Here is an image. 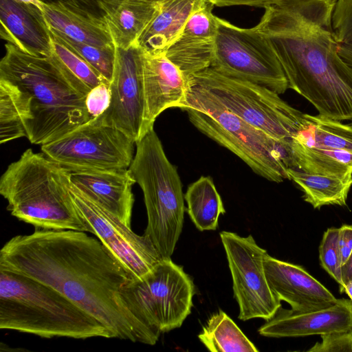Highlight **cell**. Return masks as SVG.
Instances as JSON below:
<instances>
[{
    "label": "cell",
    "instance_id": "obj_17",
    "mask_svg": "<svg viewBox=\"0 0 352 352\" xmlns=\"http://www.w3.org/2000/svg\"><path fill=\"white\" fill-rule=\"evenodd\" d=\"M263 265L273 294L294 311L318 310L338 301L328 289L300 265L280 261L268 254L264 257Z\"/></svg>",
    "mask_w": 352,
    "mask_h": 352
},
{
    "label": "cell",
    "instance_id": "obj_3",
    "mask_svg": "<svg viewBox=\"0 0 352 352\" xmlns=\"http://www.w3.org/2000/svg\"><path fill=\"white\" fill-rule=\"evenodd\" d=\"M5 48L0 87L12 96L32 144L56 140L90 120L86 97L49 57L31 56L8 43Z\"/></svg>",
    "mask_w": 352,
    "mask_h": 352
},
{
    "label": "cell",
    "instance_id": "obj_8",
    "mask_svg": "<svg viewBox=\"0 0 352 352\" xmlns=\"http://www.w3.org/2000/svg\"><path fill=\"white\" fill-rule=\"evenodd\" d=\"M187 82L206 89L229 111L278 141L292 143L293 137L307 126L305 113L265 87L223 75L210 67L194 74Z\"/></svg>",
    "mask_w": 352,
    "mask_h": 352
},
{
    "label": "cell",
    "instance_id": "obj_4",
    "mask_svg": "<svg viewBox=\"0 0 352 352\" xmlns=\"http://www.w3.org/2000/svg\"><path fill=\"white\" fill-rule=\"evenodd\" d=\"M69 170L45 153L27 149L0 179L10 214L36 228L90 232L71 197Z\"/></svg>",
    "mask_w": 352,
    "mask_h": 352
},
{
    "label": "cell",
    "instance_id": "obj_27",
    "mask_svg": "<svg viewBox=\"0 0 352 352\" xmlns=\"http://www.w3.org/2000/svg\"><path fill=\"white\" fill-rule=\"evenodd\" d=\"M50 32L52 52L49 58L80 94L86 97L95 87L104 82L110 84L53 32Z\"/></svg>",
    "mask_w": 352,
    "mask_h": 352
},
{
    "label": "cell",
    "instance_id": "obj_18",
    "mask_svg": "<svg viewBox=\"0 0 352 352\" xmlns=\"http://www.w3.org/2000/svg\"><path fill=\"white\" fill-rule=\"evenodd\" d=\"M349 331H352V301L342 298L328 307L309 311L280 307L258 332L268 338H290Z\"/></svg>",
    "mask_w": 352,
    "mask_h": 352
},
{
    "label": "cell",
    "instance_id": "obj_34",
    "mask_svg": "<svg viewBox=\"0 0 352 352\" xmlns=\"http://www.w3.org/2000/svg\"><path fill=\"white\" fill-rule=\"evenodd\" d=\"M109 83H102L88 93L85 98V106L90 120L102 115L109 107L111 91Z\"/></svg>",
    "mask_w": 352,
    "mask_h": 352
},
{
    "label": "cell",
    "instance_id": "obj_26",
    "mask_svg": "<svg viewBox=\"0 0 352 352\" xmlns=\"http://www.w3.org/2000/svg\"><path fill=\"white\" fill-rule=\"evenodd\" d=\"M184 199L187 212L199 230L217 228L219 217L226 210L211 177L201 176L192 183L184 194Z\"/></svg>",
    "mask_w": 352,
    "mask_h": 352
},
{
    "label": "cell",
    "instance_id": "obj_24",
    "mask_svg": "<svg viewBox=\"0 0 352 352\" xmlns=\"http://www.w3.org/2000/svg\"><path fill=\"white\" fill-rule=\"evenodd\" d=\"M204 0H168L144 32L138 47L152 54L166 53L179 38L189 16Z\"/></svg>",
    "mask_w": 352,
    "mask_h": 352
},
{
    "label": "cell",
    "instance_id": "obj_30",
    "mask_svg": "<svg viewBox=\"0 0 352 352\" xmlns=\"http://www.w3.org/2000/svg\"><path fill=\"white\" fill-rule=\"evenodd\" d=\"M53 32L65 44L89 63L104 79L109 82L111 81L113 72L116 48L105 49L98 47L94 45L75 41L63 35L57 34L54 32Z\"/></svg>",
    "mask_w": 352,
    "mask_h": 352
},
{
    "label": "cell",
    "instance_id": "obj_19",
    "mask_svg": "<svg viewBox=\"0 0 352 352\" xmlns=\"http://www.w3.org/2000/svg\"><path fill=\"white\" fill-rule=\"evenodd\" d=\"M145 100L144 130L153 129L157 116L184 99L187 80L164 53L152 54L140 47Z\"/></svg>",
    "mask_w": 352,
    "mask_h": 352
},
{
    "label": "cell",
    "instance_id": "obj_35",
    "mask_svg": "<svg viewBox=\"0 0 352 352\" xmlns=\"http://www.w3.org/2000/svg\"><path fill=\"white\" fill-rule=\"evenodd\" d=\"M43 3H60L68 9L87 16L102 17L98 7L100 0H39Z\"/></svg>",
    "mask_w": 352,
    "mask_h": 352
},
{
    "label": "cell",
    "instance_id": "obj_40",
    "mask_svg": "<svg viewBox=\"0 0 352 352\" xmlns=\"http://www.w3.org/2000/svg\"><path fill=\"white\" fill-rule=\"evenodd\" d=\"M343 292H345L352 301V280L345 283Z\"/></svg>",
    "mask_w": 352,
    "mask_h": 352
},
{
    "label": "cell",
    "instance_id": "obj_39",
    "mask_svg": "<svg viewBox=\"0 0 352 352\" xmlns=\"http://www.w3.org/2000/svg\"><path fill=\"white\" fill-rule=\"evenodd\" d=\"M14 1L19 2V3H21L34 5L43 12V3L42 2H41L39 0H14Z\"/></svg>",
    "mask_w": 352,
    "mask_h": 352
},
{
    "label": "cell",
    "instance_id": "obj_41",
    "mask_svg": "<svg viewBox=\"0 0 352 352\" xmlns=\"http://www.w3.org/2000/svg\"><path fill=\"white\" fill-rule=\"evenodd\" d=\"M151 1H155V2H158V3H163V2H165V1H168V0H151Z\"/></svg>",
    "mask_w": 352,
    "mask_h": 352
},
{
    "label": "cell",
    "instance_id": "obj_28",
    "mask_svg": "<svg viewBox=\"0 0 352 352\" xmlns=\"http://www.w3.org/2000/svg\"><path fill=\"white\" fill-rule=\"evenodd\" d=\"M212 352H258L255 345L223 311L212 314L198 335Z\"/></svg>",
    "mask_w": 352,
    "mask_h": 352
},
{
    "label": "cell",
    "instance_id": "obj_5",
    "mask_svg": "<svg viewBox=\"0 0 352 352\" xmlns=\"http://www.w3.org/2000/svg\"><path fill=\"white\" fill-rule=\"evenodd\" d=\"M0 329L44 338H113L106 327L53 287L3 270Z\"/></svg>",
    "mask_w": 352,
    "mask_h": 352
},
{
    "label": "cell",
    "instance_id": "obj_9",
    "mask_svg": "<svg viewBox=\"0 0 352 352\" xmlns=\"http://www.w3.org/2000/svg\"><path fill=\"white\" fill-rule=\"evenodd\" d=\"M195 288L183 267L163 259L140 280L122 291L129 310L157 336L179 328L190 314Z\"/></svg>",
    "mask_w": 352,
    "mask_h": 352
},
{
    "label": "cell",
    "instance_id": "obj_6",
    "mask_svg": "<svg viewBox=\"0 0 352 352\" xmlns=\"http://www.w3.org/2000/svg\"><path fill=\"white\" fill-rule=\"evenodd\" d=\"M201 133L239 157L255 173L276 183L290 179L292 143L278 141L237 116L206 89L187 82L177 105Z\"/></svg>",
    "mask_w": 352,
    "mask_h": 352
},
{
    "label": "cell",
    "instance_id": "obj_2",
    "mask_svg": "<svg viewBox=\"0 0 352 352\" xmlns=\"http://www.w3.org/2000/svg\"><path fill=\"white\" fill-rule=\"evenodd\" d=\"M338 0H284L256 25L290 88L328 118L352 121V68L340 56L332 25Z\"/></svg>",
    "mask_w": 352,
    "mask_h": 352
},
{
    "label": "cell",
    "instance_id": "obj_25",
    "mask_svg": "<svg viewBox=\"0 0 352 352\" xmlns=\"http://www.w3.org/2000/svg\"><path fill=\"white\" fill-rule=\"evenodd\" d=\"M287 172L289 179L302 191L305 201L314 208L346 205L352 186V173L345 175L315 174L295 168H289Z\"/></svg>",
    "mask_w": 352,
    "mask_h": 352
},
{
    "label": "cell",
    "instance_id": "obj_33",
    "mask_svg": "<svg viewBox=\"0 0 352 352\" xmlns=\"http://www.w3.org/2000/svg\"><path fill=\"white\" fill-rule=\"evenodd\" d=\"M320 336L322 341L316 342L308 351L352 352V331L331 332Z\"/></svg>",
    "mask_w": 352,
    "mask_h": 352
},
{
    "label": "cell",
    "instance_id": "obj_22",
    "mask_svg": "<svg viewBox=\"0 0 352 352\" xmlns=\"http://www.w3.org/2000/svg\"><path fill=\"white\" fill-rule=\"evenodd\" d=\"M98 4L115 46L123 50L138 47L161 8L151 0H100Z\"/></svg>",
    "mask_w": 352,
    "mask_h": 352
},
{
    "label": "cell",
    "instance_id": "obj_21",
    "mask_svg": "<svg viewBox=\"0 0 352 352\" xmlns=\"http://www.w3.org/2000/svg\"><path fill=\"white\" fill-rule=\"evenodd\" d=\"M0 36L22 52L48 58L52 37L43 12L31 4L0 0Z\"/></svg>",
    "mask_w": 352,
    "mask_h": 352
},
{
    "label": "cell",
    "instance_id": "obj_20",
    "mask_svg": "<svg viewBox=\"0 0 352 352\" xmlns=\"http://www.w3.org/2000/svg\"><path fill=\"white\" fill-rule=\"evenodd\" d=\"M69 179L85 195L131 226L135 182L129 168L69 170Z\"/></svg>",
    "mask_w": 352,
    "mask_h": 352
},
{
    "label": "cell",
    "instance_id": "obj_10",
    "mask_svg": "<svg viewBox=\"0 0 352 352\" xmlns=\"http://www.w3.org/2000/svg\"><path fill=\"white\" fill-rule=\"evenodd\" d=\"M218 32L210 67L282 94L288 82L275 52L256 26L242 28L218 17Z\"/></svg>",
    "mask_w": 352,
    "mask_h": 352
},
{
    "label": "cell",
    "instance_id": "obj_23",
    "mask_svg": "<svg viewBox=\"0 0 352 352\" xmlns=\"http://www.w3.org/2000/svg\"><path fill=\"white\" fill-rule=\"evenodd\" d=\"M43 14L50 30L75 41L105 49H115L102 17L87 16L60 3H43Z\"/></svg>",
    "mask_w": 352,
    "mask_h": 352
},
{
    "label": "cell",
    "instance_id": "obj_13",
    "mask_svg": "<svg viewBox=\"0 0 352 352\" xmlns=\"http://www.w3.org/2000/svg\"><path fill=\"white\" fill-rule=\"evenodd\" d=\"M219 236L231 273L234 297L239 307L238 318L243 321L270 319L281 303L272 292L266 278L263 260L267 251L251 234L241 236L222 231Z\"/></svg>",
    "mask_w": 352,
    "mask_h": 352
},
{
    "label": "cell",
    "instance_id": "obj_32",
    "mask_svg": "<svg viewBox=\"0 0 352 352\" xmlns=\"http://www.w3.org/2000/svg\"><path fill=\"white\" fill-rule=\"evenodd\" d=\"M24 136L18 109L10 94L0 87V142L3 144Z\"/></svg>",
    "mask_w": 352,
    "mask_h": 352
},
{
    "label": "cell",
    "instance_id": "obj_36",
    "mask_svg": "<svg viewBox=\"0 0 352 352\" xmlns=\"http://www.w3.org/2000/svg\"><path fill=\"white\" fill-rule=\"evenodd\" d=\"M339 229V249L343 265L352 251V225H343Z\"/></svg>",
    "mask_w": 352,
    "mask_h": 352
},
{
    "label": "cell",
    "instance_id": "obj_37",
    "mask_svg": "<svg viewBox=\"0 0 352 352\" xmlns=\"http://www.w3.org/2000/svg\"><path fill=\"white\" fill-rule=\"evenodd\" d=\"M214 6L226 7L232 6H248L267 8L284 0H209Z\"/></svg>",
    "mask_w": 352,
    "mask_h": 352
},
{
    "label": "cell",
    "instance_id": "obj_15",
    "mask_svg": "<svg viewBox=\"0 0 352 352\" xmlns=\"http://www.w3.org/2000/svg\"><path fill=\"white\" fill-rule=\"evenodd\" d=\"M109 88V107L96 118L103 124L118 129L135 143L138 142L146 134L145 100L139 47L128 50L116 47Z\"/></svg>",
    "mask_w": 352,
    "mask_h": 352
},
{
    "label": "cell",
    "instance_id": "obj_1",
    "mask_svg": "<svg viewBox=\"0 0 352 352\" xmlns=\"http://www.w3.org/2000/svg\"><path fill=\"white\" fill-rule=\"evenodd\" d=\"M0 270L53 287L106 327L113 338L148 345L158 341L122 298L132 278L86 232L36 228L14 236L0 250Z\"/></svg>",
    "mask_w": 352,
    "mask_h": 352
},
{
    "label": "cell",
    "instance_id": "obj_31",
    "mask_svg": "<svg viewBox=\"0 0 352 352\" xmlns=\"http://www.w3.org/2000/svg\"><path fill=\"white\" fill-rule=\"evenodd\" d=\"M339 232V228H331L324 232L319 246V258L322 267L340 285V292L342 293L344 284L342 275Z\"/></svg>",
    "mask_w": 352,
    "mask_h": 352
},
{
    "label": "cell",
    "instance_id": "obj_11",
    "mask_svg": "<svg viewBox=\"0 0 352 352\" xmlns=\"http://www.w3.org/2000/svg\"><path fill=\"white\" fill-rule=\"evenodd\" d=\"M135 144L124 133L96 118L41 148L69 170H115L129 168Z\"/></svg>",
    "mask_w": 352,
    "mask_h": 352
},
{
    "label": "cell",
    "instance_id": "obj_14",
    "mask_svg": "<svg viewBox=\"0 0 352 352\" xmlns=\"http://www.w3.org/2000/svg\"><path fill=\"white\" fill-rule=\"evenodd\" d=\"M305 116L307 126L292 140L294 168L315 174L352 173V122Z\"/></svg>",
    "mask_w": 352,
    "mask_h": 352
},
{
    "label": "cell",
    "instance_id": "obj_29",
    "mask_svg": "<svg viewBox=\"0 0 352 352\" xmlns=\"http://www.w3.org/2000/svg\"><path fill=\"white\" fill-rule=\"evenodd\" d=\"M338 52L352 68V0H338L332 15Z\"/></svg>",
    "mask_w": 352,
    "mask_h": 352
},
{
    "label": "cell",
    "instance_id": "obj_42",
    "mask_svg": "<svg viewBox=\"0 0 352 352\" xmlns=\"http://www.w3.org/2000/svg\"><path fill=\"white\" fill-rule=\"evenodd\" d=\"M352 122V121H351Z\"/></svg>",
    "mask_w": 352,
    "mask_h": 352
},
{
    "label": "cell",
    "instance_id": "obj_12",
    "mask_svg": "<svg viewBox=\"0 0 352 352\" xmlns=\"http://www.w3.org/2000/svg\"><path fill=\"white\" fill-rule=\"evenodd\" d=\"M69 192L82 219L134 280L145 277L162 260L151 240L138 235L118 217L85 195L70 182Z\"/></svg>",
    "mask_w": 352,
    "mask_h": 352
},
{
    "label": "cell",
    "instance_id": "obj_7",
    "mask_svg": "<svg viewBox=\"0 0 352 352\" xmlns=\"http://www.w3.org/2000/svg\"><path fill=\"white\" fill-rule=\"evenodd\" d=\"M135 144L129 170L144 194L147 214L144 234L151 240L163 259H169L184 225L182 184L153 129Z\"/></svg>",
    "mask_w": 352,
    "mask_h": 352
},
{
    "label": "cell",
    "instance_id": "obj_16",
    "mask_svg": "<svg viewBox=\"0 0 352 352\" xmlns=\"http://www.w3.org/2000/svg\"><path fill=\"white\" fill-rule=\"evenodd\" d=\"M214 4L204 0L190 14L179 38L165 54L188 80L194 74L210 67L218 32Z\"/></svg>",
    "mask_w": 352,
    "mask_h": 352
},
{
    "label": "cell",
    "instance_id": "obj_38",
    "mask_svg": "<svg viewBox=\"0 0 352 352\" xmlns=\"http://www.w3.org/2000/svg\"><path fill=\"white\" fill-rule=\"evenodd\" d=\"M342 275L344 285L352 280V251L347 261L342 266Z\"/></svg>",
    "mask_w": 352,
    "mask_h": 352
}]
</instances>
